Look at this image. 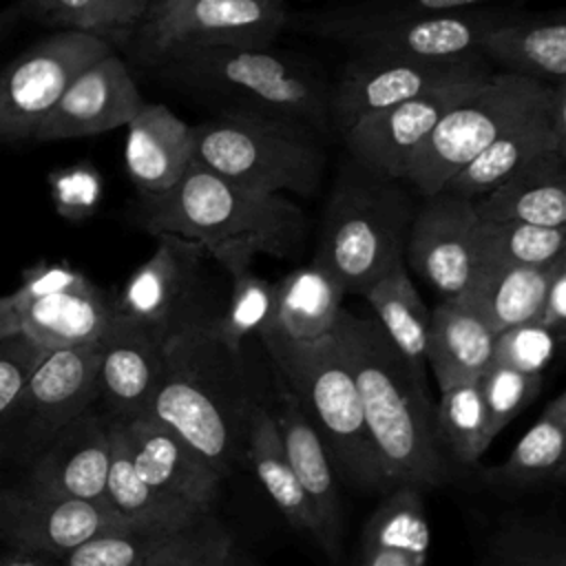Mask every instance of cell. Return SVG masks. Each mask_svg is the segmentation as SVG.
I'll use <instances>...</instances> for the list:
<instances>
[{"instance_id": "29", "label": "cell", "mask_w": 566, "mask_h": 566, "mask_svg": "<svg viewBox=\"0 0 566 566\" xmlns=\"http://www.w3.org/2000/svg\"><path fill=\"white\" fill-rule=\"evenodd\" d=\"M108 438H111V460L104 486V500L111 511L135 531L144 533H170L195 515L206 511H195L161 491L144 482L133 462L124 440L122 422L108 418Z\"/></svg>"}, {"instance_id": "42", "label": "cell", "mask_w": 566, "mask_h": 566, "mask_svg": "<svg viewBox=\"0 0 566 566\" xmlns=\"http://www.w3.org/2000/svg\"><path fill=\"white\" fill-rule=\"evenodd\" d=\"M542 380V374L517 371L493 360L489 363L480 376V389L493 438L539 396Z\"/></svg>"}, {"instance_id": "28", "label": "cell", "mask_w": 566, "mask_h": 566, "mask_svg": "<svg viewBox=\"0 0 566 566\" xmlns=\"http://www.w3.org/2000/svg\"><path fill=\"white\" fill-rule=\"evenodd\" d=\"M343 285L318 263L296 268L274 285L270 325L261 336L285 340L327 336L343 310Z\"/></svg>"}, {"instance_id": "21", "label": "cell", "mask_w": 566, "mask_h": 566, "mask_svg": "<svg viewBox=\"0 0 566 566\" xmlns=\"http://www.w3.org/2000/svg\"><path fill=\"white\" fill-rule=\"evenodd\" d=\"M122 431L144 482L195 511L212 509L223 478L175 429L146 413L122 422Z\"/></svg>"}, {"instance_id": "3", "label": "cell", "mask_w": 566, "mask_h": 566, "mask_svg": "<svg viewBox=\"0 0 566 566\" xmlns=\"http://www.w3.org/2000/svg\"><path fill=\"white\" fill-rule=\"evenodd\" d=\"M254 405L241 352L226 347L212 323L166 343L164 374L148 416L175 429L221 478L245 458Z\"/></svg>"}, {"instance_id": "39", "label": "cell", "mask_w": 566, "mask_h": 566, "mask_svg": "<svg viewBox=\"0 0 566 566\" xmlns=\"http://www.w3.org/2000/svg\"><path fill=\"white\" fill-rule=\"evenodd\" d=\"M142 566H241L230 531L212 511L166 533Z\"/></svg>"}, {"instance_id": "44", "label": "cell", "mask_w": 566, "mask_h": 566, "mask_svg": "<svg viewBox=\"0 0 566 566\" xmlns=\"http://www.w3.org/2000/svg\"><path fill=\"white\" fill-rule=\"evenodd\" d=\"M562 340L564 338L559 334L539 325L537 321L520 323L495 334L491 360L517 371L542 374L544 367L555 358Z\"/></svg>"}, {"instance_id": "36", "label": "cell", "mask_w": 566, "mask_h": 566, "mask_svg": "<svg viewBox=\"0 0 566 566\" xmlns=\"http://www.w3.org/2000/svg\"><path fill=\"white\" fill-rule=\"evenodd\" d=\"M148 0H18L22 18L126 44Z\"/></svg>"}, {"instance_id": "19", "label": "cell", "mask_w": 566, "mask_h": 566, "mask_svg": "<svg viewBox=\"0 0 566 566\" xmlns=\"http://www.w3.org/2000/svg\"><path fill=\"white\" fill-rule=\"evenodd\" d=\"M144 97L126 62L106 53L80 71L42 119L33 142H62L126 126Z\"/></svg>"}, {"instance_id": "35", "label": "cell", "mask_w": 566, "mask_h": 566, "mask_svg": "<svg viewBox=\"0 0 566 566\" xmlns=\"http://www.w3.org/2000/svg\"><path fill=\"white\" fill-rule=\"evenodd\" d=\"M566 453V396L557 394L542 409L533 427L520 438L509 458L484 475L497 486H531L562 478Z\"/></svg>"}, {"instance_id": "2", "label": "cell", "mask_w": 566, "mask_h": 566, "mask_svg": "<svg viewBox=\"0 0 566 566\" xmlns=\"http://www.w3.org/2000/svg\"><path fill=\"white\" fill-rule=\"evenodd\" d=\"M354 374L363 418L389 486L429 489L449 478L424 376L416 374L385 329L340 310L332 329Z\"/></svg>"}, {"instance_id": "46", "label": "cell", "mask_w": 566, "mask_h": 566, "mask_svg": "<svg viewBox=\"0 0 566 566\" xmlns=\"http://www.w3.org/2000/svg\"><path fill=\"white\" fill-rule=\"evenodd\" d=\"M55 199L64 214H91L102 195V179L91 166H75L55 175Z\"/></svg>"}, {"instance_id": "52", "label": "cell", "mask_w": 566, "mask_h": 566, "mask_svg": "<svg viewBox=\"0 0 566 566\" xmlns=\"http://www.w3.org/2000/svg\"><path fill=\"white\" fill-rule=\"evenodd\" d=\"M0 495H2V489H0Z\"/></svg>"}, {"instance_id": "38", "label": "cell", "mask_w": 566, "mask_h": 566, "mask_svg": "<svg viewBox=\"0 0 566 566\" xmlns=\"http://www.w3.org/2000/svg\"><path fill=\"white\" fill-rule=\"evenodd\" d=\"M433 418L440 444L462 464L475 462L493 442L480 378L442 389Z\"/></svg>"}, {"instance_id": "43", "label": "cell", "mask_w": 566, "mask_h": 566, "mask_svg": "<svg viewBox=\"0 0 566 566\" xmlns=\"http://www.w3.org/2000/svg\"><path fill=\"white\" fill-rule=\"evenodd\" d=\"M166 533L117 528L99 533L60 557V566H142Z\"/></svg>"}, {"instance_id": "10", "label": "cell", "mask_w": 566, "mask_h": 566, "mask_svg": "<svg viewBox=\"0 0 566 566\" xmlns=\"http://www.w3.org/2000/svg\"><path fill=\"white\" fill-rule=\"evenodd\" d=\"M502 9L460 11H374L358 4L303 15L318 38L340 42L352 53L409 57H460L478 53L482 35L504 15Z\"/></svg>"}, {"instance_id": "5", "label": "cell", "mask_w": 566, "mask_h": 566, "mask_svg": "<svg viewBox=\"0 0 566 566\" xmlns=\"http://www.w3.org/2000/svg\"><path fill=\"white\" fill-rule=\"evenodd\" d=\"M413 212L405 181L376 175L345 155L325 203L314 263L325 268L345 294H363L405 263Z\"/></svg>"}, {"instance_id": "27", "label": "cell", "mask_w": 566, "mask_h": 566, "mask_svg": "<svg viewBox=\"0 0 566 566\" xmlns=\"http://www.w3.org/2000/svg\"><path fill=\"white\" fill-rule=\"evenodd\" d=\"M493 340L491 327L464 301H440L431 310L424 352L440 391L480 378L493 358Z\"/></svg>"}, {"instance_id": "32", "label": "cell", "mask_w": 566, "mask_h": 566, "mask_svg": "<svg viewBox=\"0 0 566 566\" xmlns=\"http://www.w3.org/2000/svg\"><path fill=\"white\" fill-rule=\"evenodd\" d=\"M553 263H482L475 268L471 285L460 301H464L491 327L493 334H500L520 323L535 321L544 290L551 279Z\"/></svg>"}, {"instance_id": "1", "label": "cell", "mask_w": 566, "mask_h": 566, "mask_svg": "<svg viewBox=\"0 0 566 566\" xmlns=\"http://www.w3.org/2000/svg\"><path fill=\"white\" fill-rule=\"evenodd\" d=\"M135 221L148 234L199 243L230 276L250 270L256 254L292 256L305 239V212L285 195L250 190L199 161L157 195H137Z\"/></svg>"}, {"instance_id": "6", "label": "cell", "mask_w": 566, "mask_h": 566, "mask_svg": "<svg viewBox=\"0 0 566 566\" xmlns=\"http://www.w3.org/2000/svg\"><path fill=\"white\" fill-rule=\"evenodd\" d=\"M195 161L256 192L312 197L323 181L327 157L310 126L228 106L195 124Z\"/></svg>"}, {"instance_id": "40", "label": "cell", "mask_w": 566, "mask_h": 566, "mask_svg": "<svg viewBox=\"0 0 566 566\" xmlns=\"http://www.w3.org/2000/svg\"><path fill=\"white\" fill-rule=\"evenodd\" d=\"M482 566H566L564 528L546 517H513L489 539Z\"/></svg>"}, {"instance_id": "41", "label": "cell", "mask_w": 566, "mask_h": 566, "mask_svg": "<svg viewBox=\"0 0 566 566\" xmlns=\"http://www.w3.org/2000/svg\"><path fill=\"white\" fill-rule=\"evenodd\" d=\"M274 285L252 270L230 276V292L223 312L212 321V332L232 352H241L248 336H261L270 325Z\"/></svg>"}, {"instance_id": "22", "label": "cell", "mask_w": 566, "mask_h": 566, "mask_svg": "<svg viewBox=\"0 0 566 566\" xmlns=\"http://www.w3.org/2000/svg\"><path fill=\"white\" fill-rule=\"evenodd\" d=\"M108 460V416L91 407L55 431L33 453L27 486L55 495L106 502Z\"/></svg>"}, {"instance_id": "25", "label": "cell", "mask_w": 566, "mask_h": 566, "mask_svg": "<svg viewBox=\"0 0 566 566\" xmlns=\"http://www.w3.org/2000/svg\"><path fill=\"white\" fill-rule=\"evenodd\" d=\"M480 221L566 223V153L546 150L524 161L489 192L471 199Z\"/></svg>"}, {"instance_id": "30", "label": "cell", "mask_w": 566, "mask_h": 566, "mask_svg": "<svg viewBox=\"0 0 566 566\" xmlns=\"http://www.w3.org/2000/svg\"><path fill=\"white\" fill-rule=\"evenodd\" d=\"M429 542L420 489L391 486L365 524L358 566H427Z\"/></svg>"}, {"instance_id": "48", "label": "cell", "mask_w": 566, "mask_h": 566, "mask_svg": "<svg viewBox=\"0 0 566 566\" xmlns=\"http://www.w3.org/2000/svg\"><path fill=\"white\" fill-rule=\"evenodd\" d=\"M493 0H363L358 7L374 11H460Z\"/></svg>"}, {"instance_id": "49", "label": "cell", "mask_w": 566, "mask_h": 566, "mask_svg": "<svg viewBox=\"0 0 566 566\" xmlns=\"http://www.w3.org/2000/svg\"><path fill=\"white\" fill-rule=\"evenodd\" d=\"M0 566H60V559L46 553L13 551Z\"/></svg>"}, {"instance_id": "18", "label": "cell", "mask_w": 566, "mask_h": 566, "mask_svg": "<svg viewBox=\"0 0 566 566\" xmlns=\"http://www.w3.org/2000/svg\"><path fill=\"white\" fill-rule=\"evenodd\" d=\"M97 343L51 349L42 358L7 416L18 424V438L29 451L35 453L55 431L93 407L97 400Z\"/></svg>"}, {"instance_id": "51", "label": "cell", "mask_w": 566, "mask_h": 566, "mask_svg": "<svg viewBox=\"0 0 566 566\" xmlns=\"http://www.w3.org/2000/svg\"><path fill=\"white\" fill-rule=\"evenodd\" d=\"M22 20V13H20V7L18 2L0 9V44L11 35V31L15 29V24Z\"/></svg>"}, {"instance_id": "12", "label": "cell", "mask_w": 566, "mask_h": 566, "mask_svg": "<svg viewBox=\"0 0 566 566\" xmlns=\"http://www.w3.org/2000/svg\"><path fill=\"white\" fill-rule=\"evenodd\" d=\"M115 46L91 33L55 31L0 71V142H33L71 80Z\"/></svg>"}, {"instance_id": "31", "label": "cell", "mask_w": 566, "mask_h": 566, "mask_svg": "<svg viewBox=\"0 0 566 566\" xmlns=\"http://www.w3.org/2000/svg\"><path fill=\"white\" fill-rule=\"evenodd\" d=\"M546 106L548 102L533 115L524 117L522 122L504 130L497 139H493L464 168H460L444 184L442 190L464 199H475L495 188L500 181H504L513 170H517L524 161L533 159L535 155H542L546 150L566 153V142L559 139L557 133L553 130Z\"/></svg>"}, {"instance_id": "7", "label": "cell", "mask_w": 566, "mask_h": 566, "mask_svg": "<svg viewBox=\"0 0 566 566\" xmlns=\"http://www.w3.org/2000/svg\"><path fill=\"white\" fill-rule=\"evenodd\" d=\"M261 340L338 471L356 486H389L363 418L354 374L336 336L316 340L261 336Z\"/></svg>"}, {"instance_id": "20", "label": "cell", "mask_w": 566, "mask_h": 566, "mask_svg": "<svg viewBox=\"0 0 566 566\" xmlns=\"http://www.w3.org/2000/svg\"><path fill=\"white\" fill-rule=\"evenodd\" d=\"M97 347V400L106 416L122 422L146 416L161 382L166 343L115 307Z\"/></svg>"}, {"instance_id": "14", "label": "cell", "mask_w": 566, "mask_h": 566, "mask_svg": "<svg viewBox=\"0 0 566 566\" xmlns=\"http://www.w3.org/2000/svg\"><path fill=\"white\" fill-rule=\"evenodd\" d=\"M20 332L44 349L99 343L115 316V301L69 265H40L11 292Z\"/></svg>"}, {"instance_id": "26", "label": "cell", "mask_w": 566, "mask_h": 566, "mask_svg": "<svg viewBox=\"0 0 566 566\" xmlns=\"http://www.w3.org/2000/svg\"><path fill=\"white\" fill-rule=\"evenodd\" d=\"M478 53L504 73L546 84L566 77V24L562 13H504L480 40Z\"/></svg>"}, {"instance_id": "9", "label": "cell", "mask_w": 566, "mask_h": 566, "mask_svg": "<svg viewBox=\"0 0 566 566\" xmlns=\"http://www.w3.org/2000/svg\"><path fill=\"white\" fill-rule=\"evenodd\" d=\"M285 0H148L126 40L135 64L157 69L208 46H270L287 27Z\"/></svg>"}, {"instance_id": "45", "label": "cell", "mask_w": 566, "mask_h": 566, "mask_svg": "<svg viewBox=\"0 0 566 566\" xmlns=\"http://www.w3.org/2000/svg\"><path fill=\"white\" fill-rule=\"evenodd\" d=\"M49 349L35 345L22 332L0 340V420H4L20 400L31 374Z\"/></svg>"}, {"instance_id": "16", "label": "cell", "mask_w": 566, "mask_h": 566, "mask_svg": "<svg viewBox=\"0 0 566 566\" xmlns=\"http://www.w3.org/2000/svg\"><path fill=\"white\" fill-rule=\"evenodd\" d=\"M422 199L409 226L405 261L442 301H460L478 268L473 201L447 190Z\"/></svg>"}, {"instance_id": "34", "label": "cell", "mask_w": 566, "mask_h": 566, "mask_svg": "<svg viewBox=\"0 0 566 566\" xmlns=\"http://www.w3.org/2000/svg\"><path fill=\"white\" fill-rule=\"evenodd\" d=\"M363 296L367 298L376 323L385 329L396 349L413 367L416 374L424 376V352L429 336L431 310L420 298L407 263H398L376 283H371Z\"/></svg>"}, {"instance_id": "47", "label": "cell", "mask_w": 566, "mask_h": 566, "mask_svg": "<svg viewBox=\"0 0 566 566\" xmlns=\"http://www.w3.org/2000/svg\"><path fill=\"white\" fill-rule=\"evenodd\" d=\"M535 321L564 338L566 334V254L553 263Z\"/></svg>"}, {"instance_id": "17", "label": "cell", "mask_w": 566, "mask_h": 566, "mask_svg": "<svg viewBox=\"0 0 566 566\" xmlns=\"http://www.w3.org/2000/svg\"><path fill=\"white\" fill-rule=\"evenodd\" d=\"M128 528L106 502L80 500L24 489H7L0 495V537L13 551L62 557L82 542Z\"/></svg>"}, {"instance_id": "24", "label": "cell", "mask_w": 566, "mask_h": 566, "mask_svg": "<svg viewBox=\"0 0 566 566\" xmlns=\"http://www.w3.org/2000/svg\"><path fill=\"white\" fill-rule=\"evenodd\" d=\"M274 422L285 458L318 520V546L336 559L340 544V504L332 458L290 389L281 394V407L274 413Z\"/></svg>"}, {"instance_id": "37", "label": "cell", "mask_w": 566, "mask_h": 566, "mask_svg": "<svg viewBox=\"0 0 566 566\" xmlns=\"http://www.w3.org/2000/svg\"><path fill=\"white\" fill-rule=\"evenodd\" d=\"M566 230L522 221H480L475 261L500 265H551L564 256Z\"/></svg>"}, {"instance_id": "8", "label": "cell", "mask_w": 566, "mask_h": 566, "mask_svg": "<svg viewBox=\"0 0 566 566\" xmlns=\"http://www.w3.org/2000/svg\"><path fill=\"white\" fill-rule=\"evenodd\" d=\"M553 84L491 71L475 91L462 97L436 124L431 135L409 159L405 184L422 197L436 195L444 184L482 153L504 130L539 111Z\"/></svg>"}, {"instance_id": "15", "label": "cell", "mask_w": 566, "mask_h": 566, "mask_svg": "<svg viewBox=\"0 0 566 566\" xmlns=\"http://www.w3.org/2000/svg\"><path fill=\"white\" fill-rule=\"evenodd\" d=\"M489 73L442 82L411 99L365 115L340 135L347 155L376 175L405 181L409 159L418 146L444 113L475 91Z\"/></svg>"}, {"instance_id": "4", "label": "cell", "mask_w": 566, "mask_h": 566, "mask_svg": "<svg viewBox=\"0 0 566 566\" xmlns=\"http://www.w3.org/2000/svg\"><path fill=\"white\" fill-rule=\"evenodd\" d=\"M157 75L197 97L296 119L332 133L329 84L303 57L272 46H208L177 53Z\"/></svg>"}, {"instance_id": "23", "label": "cell", "mask_w": 566, "mask_h": 566, "mask_svg": "<svg viewBox=\"0 0 566 566\" xmlns=\"http://www.w3.org/2000/svg\"><path fill=\"white\" fill-rule=\"evenodd\" d=\"M126 128L124 161L137 195L172 188L195 161V124L166 104L144 102Z\"/></svg>"}, {"instance_id": "50", "label": "cell", "mask_w": 566, "mask_h": 566, "mask_svg": "<svg viewBox=\"0 0 566 566\" xmlns=\"http://www.w3.org/2000/svg\"><path fill=\"white\" fill-rule=\"evenodd\" d=\"M18 332H20V325H18V316L13 310V298H11V294H4V296H0V340L7 336H13Z\"/></svg>"}, {"instance_id": "11", "label": "cell", "mask_w": 566, "mask_h": 566, "mask_svg": "<svg viewBox=\"0 0 566 566\" xmlns=\"http://www.w3.org/2000/svg\"><path fill=\"white\" fill-rule=\"evenodd\" d=\"M155 239L153 254L128 276L115 307L168 343L212 323L219 312L212 307L206 250L177 234Z\"/></svg>"}, {"instance_id": "33", "label": "cell", "mask_w": 566, "mask_h": 566, "mask_svg": "<svg viewBox=\"0 0 566 566\" xmlns=\"http://www.w3.org/2000/svg\"><path fill=\"white\" fill-rule=\"evenodd\" d=\"M245 458L250 460L261 486L281 511V515L303 533H310L314 542H321V526L314 509L301 489L279 438L274 413L263 405L252 407Z\"/></svg>"}, {"instance_id": "13", "label": "cell", "mask_w": 566, "mask_h": 566, "mask_svg": "<svg viewBox=\"0 0 566 566\" xmlns=\"http://www.w3.org/2000/svg\"><path fill=\"white\" fill-rule=\"evenodd\" d=\"M480 53L460 57H409L352 53L329 86V124L338 137L365 115L411 99L442 82L489 73Z\"/></svg>"}]
</instances>
